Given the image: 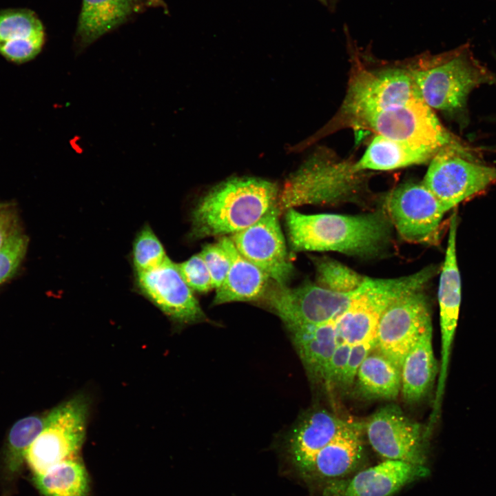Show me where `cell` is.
Wrapping results in <instances>:
<instances>
[{
    "label": "cell",
    "mask_w": 496,
    "mask_h": 496,
    "mask_svg": "<svg viewBox=\"0 0 496 496\" xmlns=\"http://www.w3.org/2000/svg\"><path fill=\"white\" fill-rule=\"evenodd\" d=\"M45 29L41 21L28 9L0 12V54L9 61L24 63L42 50Z\"/></svg>",
    "instance_id": "obj_19"
},
{
    "label": "cell",
    "mask_w": 496,
    "mask_h": 496,
    "mask_svg": "<svg viewBox=\"0 0 496 496\" xmlns=\"http://www.w3.org/2000/svg\"><path fill=\"white\" fill-rule=\"evenodd\" d=\"M200 254L210 273L213 288L216 289L223 284L229 271V256L219 242L205 245Z\"/></svg>",
    "instance_id": "obj_33"
},
{
    "label": "cell",
    "mask_w": 496,
    "mask_h": 496,
    "mask_svg": "<svg viewBox=\"0 0 496 496\" xmlns=\"http://www.w3.org/2000/svg\"><path fill=\"white\" fill-rule=\"evenodd\" d=\"M351 424L327 410H317L304 417L287 444L289 457L298 474L302 476L318 452Z\"/></svg>",
    "instance_id": "obj_18"
},
{
    "label": "cell",
    "mask_w": 496,
    "mask_h": 496,
    "mask_svg": "<svg viewBox=\"0 0 496 496\" xmlns=\"http://www.w3.org/2000/svg\"><path fill=\"white\" fill-rule=\"evenodd\" d=\"M355 123L388 138L437 151L448 147H468L445 129L421 97L371 114Z\"/></svg>",
    "instance_id": "obj_9"
},
{
    "label": "cell",
    "mask_w": 496,
    "mask_h": 496,
    "mask_svg": "<svg viewBox=\"0 0 496 496\" xmlns=\"http://www.w3.org/2000/svg\"><path fill=\"white\" fill-rule=\"evenodd\" d=\"M218 242L229 256L230 267L224 282L216 289L213 303L250 301L264 296L269 277L243 257L230 238L223 236Z\"/></svg>",
    "instance_id": "obj_21"
},
{
    "label": "cell",
    "mask_w": 496,
    "mask_h": 496,
    "mask_svg": "<svg viewBox=\"0 0 496 496\" xmlns=\"http://www.w3.org/2000/svg\"><path fill=\"white\" fill-rule=\"evenodd\" d=\"M420 94L431 109L444 112L467 123L468 94L482 84L496 83V76L466 45L428 68L410 71Z\"/></svg>",
    "instance_id": "obj_3"
},
{
    "label": "cell",
    "mask_w": 496,
    "mask_h": 496,
    "mask_svg": "<svg viewBox=\"0 0 496 496\" xmlns=\"http://www.w3.org/2000/svg\"><path fill=\"white\" fill-rule=\"evenodd\" d=\"M164 247L149 225H144L132 243L131 260L134 272L153 269L167 258Z\"/></svg>",
    "instance_id": "obj_29"
},
{
    "label": "cell",
    "mask_w": 496,
    "mask_h": 496,
    "mask_svg": "<svg viewBox=\"0 0 496 496\" xmlns=\"http://www.w3.org/2000/svg\"><path fill=\"white\" fill-rule=\"evenodd\" d=\"M177 266L192 290L204 293L214 289L210 273L200 253L177 264Z\"/></svg>",
    "instance_id": "obj_31"
},
{
    "label": "cell",
    "mask_w": 496,
    "mask_h": 496,
    "mask_svg": "<svg viewBox=\"0 0 496 496\" xmlns=\"http://www.w3.org/2000/svg\"><path fill=\"white\" fill-rule=\"evenodd\" d=\"M141 6L152 7L155 8L167 9V6L163 0H136Z\"/></svg>",
    "instance_id": "obj_37"
},
{
    "label": "cell",
    "mask_w": 496,
    "mask_h": 496,
    "mask_svg": "<svg viewBox=\"0 0 496 496\" xmlns=\"http://www.w3.org/2000/svg\"><path fill=\"white\" fill-rule=\"evenodd\" d=\"M375 340L351 345L346 367L340 386H350L355 380L358 371L365 358L375 349Z\"/></svg>",
    "instance_id": "obj_34"
},
{
    "label": "cell",
    "mask_w": 496,
    "mask_h": 496,
    "mask_svg": "<svg viewBox=\"0 0 496 496\" xmlns=\"http://www.w3.org/2000/svg\"><path fill=\"white\" fill-rule=\"evenodd\" d=\"M457 216H451L447 248L438 287L441 331V364L440 375H448L450 356L457 326L461 304V278L456 256Z\"/></svg>",
    "instance_id": "obj_17"
},
{
    "label": "cell",
    "mask_w": 496,
    "mask_h": 496,
    "mask_svg": "<svg viewBox=\"0 0 496 496\" xmlns=\"http://www.w3.org/2000/svg\"><path fill=\"white\" fill-rule=\"evenodd\" d=\"M8 204L0 203V209L4 207H6V206H8Z\"/></svg>",
    "instance_id": "obj_38"
},
{
    "label": "cell",
    "mask_w": 496,
    "mask_h": 496,
    "mask_svg": "<svg viewBox=\"0 0 496 496\" xmlns=\"http://www.w3.org/2000/svg\"><path fill=\"white\" fill-rule=\"evenodd\" d=\"M45 415H31L14 424L9 431L4 463L6 471L15 474L25 461V452L42 431Z\"/></svg>",
    "instance_id": "obj_28"
},
{
    "label": "cell",
    "mask_w": 496,
    "mask_h": 496,
    "mask_svg": "<svg viewBox=\"0 0 496 496\" xmlns=\"http://www.w3.org/2000/svg\"><path fill=\"white\" fill-rule=\"evenodd\" d=\"M366 433L371 447L386 459L425 465L429 436L399 406L389 404L378 409L369 418Z\"/></svg>",
    "instance_id": "obj_13"
},
{
    "label": "cell",
    "mask_w": 496,
    "mask_h": 496,
    "mask_svg": "<svg viewBox=\"0 0 496 496\" xmlns=\"http://www.w3.org/2000/svg\"><path fill=\"white\" fill-rule=\"evenodd\" d=\"M34 482L43 496H87L89 480L83 464L76 457L56 464L34 475Z\"/></svg>",
    "instance_id": "obj_27"
},
{
    "label": "cell",
    "mask_w": 496,
    "mask_h": 496,
    "mask_svg": "<svg viewBox=\"0 0 496 496\" xmlns=\"http://www.w3.org/2000/svg\"><path fill=\"white\" fill-rule=\"evenodd\" d=\"M276 185L258 178H234L209 191L194 207L189 238L234 234L276 207Z\"/></svg>",
    "instance_id": "obj_2"
},
{
    "label": "cell",
    "mask_w": 496,
    "mask_h": 496,
    "mask_svg": "<svg viewBox=\"0 0 496 496\" xmlns=\"http://www.w3.org/2000/svg\"><path fill=\"white\" fill-rule=\"evenodd\" d=\"M356 378L360 391L369 397L393 399L401 391V370L377 351L365 358Z\"/></svg>",
    "instance_id": "obj_26"
},
{
    "label": "cell",
    "mask_w": 496,
    "mask_h": 496,
    "mask_svg": "<svg viewBox=\"0 0 496 496\" xmlns=\"http://www.w3.org/2000/svg\"><path fill=\"white\" fill-rule=\"evenodd\" d=\"M422 289L395 300L378 325L375 349L400 370L410 349L431 324L428 302Z\"/></svg>",
    "instance_id": "obj_11"
},
{
    "label": "cell",
    "mask_w": 496,
    "mask_h": 496,
    "mask_svg": "<svg viewBox=\"0 0 496 496\" xmlns=\"http://www.w3.org/2000/svg\"><path fill=\"white\" fill-rule=\"evenodd\" d=\"M362 455L361 427L351 422L318 452L302 477L313 480L344 477L356 469Z\"/></svg>",
    "instance_id": "obj_20"
},
{
    "label": "cell",
    "mask_w": 496,
    "mask_h": 496,
    "mask_svg": "<svg viewBox=\"0 0 496 496\" xmlns=\"http://www.w3.org/2000/svg\"><path fill=\"white\" fill-rule=\"evenodd\" d=\"M320 1H323V2H325V0H320Z\"/></svg>",
    "instance_id": "obj_39"
},
{
    "label": "cell",
    "mask_w": 496,
    "mask_h": 496,
    "mask_svg": "<svg viewBox=\"0 0 496 496\" xmlns=\"http://www.w3.org/2000/svg\"><path fill=\"white\" fill-rule=\"evenodd\" d=\"M141 6L136 0H82L76 32L80 48L124 23Z\"/></svg>",
    "instance_id": "obj_22"
},
{
    "label": "cell",
    "mask_w": 496,
    "mask_h": 496,
    "mask_svg": "<svg viewBox=\"0 0 496 496\" xmlns=\"http://www.w3.org/2000/svg\"><path fill=\"white\" fill-rule=\"evenodd\" d=\"M364 184V172L355 169L354 163L313 159L287 180L278 193L276 209L280 214L303 205L353 201Z\"/></svg>",
    "instance_id": "obj_4"
},
{
    "label": "cell",
    "mask_w": 496,
    "mask_h": 496,
    "mask_svg": "<svg viewBox=\"0 0 496 496\" xmlns=\"http://www.w3.org/2000/svg\"><path fill=\"white\" fill-rule=\"evenodd\" d=\"M438 152L375 134L354 167L360 172L393 170L430 162Z\"/></svg>",
    "instance_id": "obj_23"
},
{
    "label": "cell",
    "mask_w": 496,
    "mask_h": 496,
    "mask_svg": "<svg viewBox=\"0 0 496 496\" xmlns=\"http://www.w3.org/2000/svg\"><path fill=\"white\" fill-rule=\"evenodd\" d=\"M21 234L19 220L9 205L0 209V249L10 239Z\"/></svg>",
    "instance_id": "obj_36"
},
{
    "label": "cell",
    "mask_w": 496,
    "mask_h": 496,
    "mask_svg": "<svg viewBox=\"0 0 496 496\" xmlns=\"http://www.w3.org/2000/svg\"><path fill=\"white\" fill-rule=\"evenodd\" d=\"M88 409L87 398L77 395L45 415L42 431L25 455L34 475L76 457L84 440Z\"/></svg>",
    "instance_id": "obj_7"
},
{
    "label": "cell",
    "mask_w": 496,
    "mask_h": 496,
    "mask_svg": "<svg viewBox=\"0 0 496 496\" xmlns=\"http://www.w3.org/2000/svg\"><path fill=\"white\" fill-rule=\"evenodd\" d=\"M360 287L353 291L340 292L316 284L291 288L275 282L268 287L264 296L291 331L335 322L349 308Z\"/></svg>",
    "instance_id": "obj_8"
},
{
    "label": "cell",
    "mask_w": 496,
    "mask_h": 496,
    "mask_svg": "<svg viewBox=\"0 0 496 496\" xmlns=\"http://www.w3.org/2000/svg\"><path fill=\"white\" fill-rule=\"evenodd\" d=\"M28 238L20 234L0 249V284L16 271L27 250Z\"/></svg>",
    "instance_id": "obj_32"
},
{
    "label": "cell",
    "mask_w": 496,
    "mask_h": 496,
    "mask_svg": "<svg viewBox=\"0 0 496 496\" xmlns=\"http://www.w3.org/2000/svg\"><path fill=\"white\" fill-rule=\"evenodd\" d=\"M436 271L429 266L395 278L367 277L349 308L334 322L340 341L353 345L375 340L385 309L400 296L422 289Z\"/></svg>",
    "instance_id": "obj_5"
},
{
    "label": "cell",
    "mask_w": 496,
    "mask_h": 496,
    "mask_svg": "<svg viewBox=\"0 0 496 496\" xmlns=\"http://www.w3.org/2000/svg\"><path fill=\"white\" fill-rule=\"evenodd\" d=\"M279 214L274 207L254 224L231 234L230 238L243 257L274 282L287 285L293 267L280 227Z\"/></svg>",
    "instance_id": "obj_15"
},
{
    "label": "cell",
    "mask_w": 496,
    "mask_h": 496,
    "mask_svg": "<svg viewBox=\"0 0 496 496\" xmlns=\"http://www.w3.org/2000/svg\"><path fill=\"white\" fill-rule=\"evenodd\" d=\"M351 345L340 341L327 364L323 380L327 386L340 385L346 367Z\"/></svg>",
    "instance_id": "obj_35"
},
{
    "label": "cell",
    "mask_w": 496,
    "mask_h": 496,
    "mask_svg": "<svg viewBox=\"0 0 496 496\" xmlns=\"http://www.w3.org/2000/svg\"><path fill=\"white\" fill-rule=\"evenodd\" d=\"M420 97L410 71L400 68L362 70L349 83L342 110L355 122Z\"/></svg>",
    "instance_id": "obj_10"
},
{
    "label": "cell",
    "mask_w": 496,
    "mask_h": 496,
    "mask_svg": "<svg viewBox=\"0 0 496 496\" xmlns=\"http://www.w3.org/2000/svg\"><path fill=\"white\" fill-rule=\"evenodd\" d=\"M285 213L289 244L296 251H334L369 256L378 254L390 237L389 220L380 212L304 214L291 208Z\"/></svg>",
    "instance_id": "obj_1"
},
{
    "label": "cell",
    "mask_w": 496,
    "mask_h": 496,
    "mask_svg": "<svg viewBox=\"0 0 496 496\" xmlns=\"http://www.w3.org/2000/svg\"><path fill=\"white\" fill-rule=\"evenodd\" d=\"M388 218L400 236L413 243H435L444 210L435 196L423 185L404 183L386 198Z\"/></svg>",
    "instance_id": "obj_12"
},
{
    "label": "cell",
    "mask_w": 496,
    "mask_h": 496,
    "mask_svg": "<svg viewBox=\"0 0 496 496\" xmlns=\"http://www.w3.org/2000/svg\"><path fill=\"white\" fill-rule=\"evenodd\" d=\"M428 474L425 465L386 459L360 471L347 481L331 483L327 490L330 496H392Z\"/></svg>",
    "instance_id": "obj_16"
},
{
    "label": "cell",
    "mask_w": 496,
    "mask_h": 496,
    "mask_svg": "<svg viewBox=\"0 0 496 496\" xmlns=\"http://www.w3.org/2000/svg\"><path fill=\"white\" fill-rule=\"evenodd\" d=\"M316 265L318 285L333 291H355L367 278L330 258L320 259Z\"/></svg>",
    "instance_id": "obj_30"
},
{
    "label": "cell",
    "mask_w": 496,
    "mask_h": 496,
    "mask_svg": "<svg viewBox=\"0 0 496 496\" xmlns=\"http://www.w3.org/2000/svg\"><path fill=\"white\" fill-rule=\"evenodd\" d=\"M134 287L136 292L177 323L191 324L205 318L177 264L169 258L153 269L134 272Z\"/></svg>",
    "instance_id": "obj_14"
},
{
    "label": "cell",
    "mask_w": 496,
    "mask_h": 496,
    "mask_svg": "<svg viewBox=\"0 0 496 496\" xmlns=\"http://www.w3.org/2000/svg\"><path fill=\"white\" fill-rule=\"evenodd\" d=\"M496 182V167L475 160L470 147H448L430 161L423 185L446 211Z\"/></svg>",
    "instance_id": "obj_6"
},
{
    "label": "cell",
    "mask_w": 496,
    "mask_h": 496,
    "mask_svg": "<svg viewBox=\"0 0 496 496\" xmlns=\"http://www.w3.org/2000/svg\"><path fill=\"white\" fill-rule=\"evenodd\" d=\"M293 343L310 376L322 381L329 360L340 342L334 322L290 331Z\"/></svg>",
    "instance_id": "obj_25"
},
{
    "label": "cell",
    "mask_w": 496,
    "mask_h": 496,
    "mask_svg": "<svg viewBox=\"0 0 496 496\" xmlns=\"http://www.w3.org/2000/svg\"><path fill=\"white\" fill-rule=\"evenodd\" d=\"M433 328L429 324L410 349L401 367V391L409 402L423 398L437 373L433 349Z\"/></svg>",
    "instance_id": "obj_24"
}]
</instances>
